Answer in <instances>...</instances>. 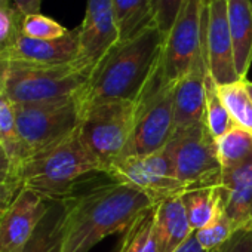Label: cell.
Masks as SVG:
<instances>
[{"instance_id":"obj_1","label":"cell","mask_w":252,"mask_h":252,"mask_svg":"<svg viewBox=\"0 0 252 252\" xmlns=\"http://www.w3.org/2000/svg\"><path fill=\"white\" fill-rule=\"evenodd\" d=\"M64 203V234L61 252H89L104 237L123 233L134 220L153 208L141 190L110 181L76 190L61 199Z\"/></svg>"},{"instance_id":"obj_2","label":"cell","mask_w":252,"mask_h":252,"mask_svg":"<svg viewBox=\"0 0 252 252\" xmlns=\"http://www.w3.org/2000/svg\"><path fill=\"white\" fill-rule=\"evenodd\" d=\"M163 40L153 26L110 49L79 92L83 108L110 101H138L159 68Z\"/></svg>"},{"instance_id":"obj_3","label":"cell","mask_w":252,"mask_h":252,"mask_svg":"<svg viewBox=\"0 0 252 252\" xmlns=\"http://www.w3.org/2000/svg\"><path fill=\"white\" fill-rule=\"evenodd\" d=\"M94 172H101V168L77 129L64 141L27 158L17 169V184L46 199H63L79 189L83 177Z\"/></svg>"},{"instance_id":"obj_4","label":"cell","mask_w":252,"mask_h":252,"mask_svg":"<svg viewBox=\"0 0 252 252\" xmlns=\"http://www.w3.org/2000/svg\"><path fill=\"white\" fill-rule=\"evenodd\" d=\"M138 101H110L83 108L79 135L88 152L107 174L128 150Z\"/></svg>"},{"instance_id":"obj_5","label":"cell","mask_w":252,"mask_h":252,"mask_svg":"<svg viewBox=\"0 0 252 252\" xmlns=\"http://www.w3.org/2000/svg\"><path fill=\"white\" fill-rule=\"evenodd\" d=\"M15 113L27 159L73 135L80 126L83 105L76 94L61 99L15 104Z\"/></svg>"},{"instance_id":"obj_6","label":"cell","mask_w":252,"mask_h":252,"mask_svg":"<svg viewBox=\"0 0 252 252\" xmlns=\"http://www.w3.org/2000/svg\"><path fill=\"white\" fill-rule=\"evenodd\" d=\"M86 82L88 74L74 64L34 65L11 61L5 94L14 104L52 101L79 94Z\"/></svg>"},{"instance_id":"obj_7","label":"cell","mask_w":252,"mask_h":252,"mask_svg":"<svg viewBox=\"0 0 252 252\" xmlns=\"http://www.w3.org/2000/svg\"><path fill=\"white\" fill-rule=\"evenodd\" d=\"M174 131L172 86L162 80L158 68L138 99L134 129L125 158L147 156L165 149L174 137Z\"/></svg>"},{"instance_id":"obj_8","label":"cell","mask_w":252,"mask_h":252,"mask_svg":"<svg viewBox=\"0 0 252 252\" xmlns=\"http://www.w3.org/2000/svg\"><path fill=\"white\" fill-rule=\"evenodd\" d=\"M177 180L184 193L197 189L218 187L222 183V168L217 143L205 123L174 134L168 143Z\"/></svg>"},{"instance_id":"obj_9","label":"cell","mask_w":252,"mask_h":252,"mask_svg":"<svg viewBox=\"0 0 252 252\" xmlns=\"http://www.w3.org/2000/svg\"><path fill=\"white\" fill-rule=\"evenodd\" d=\"M203 8L205 0H186L165 36L159 73L166 85L172 86L205 61L202 46Z\"/></svg>"},{"instance_id":"obj_10","label":"cell","mask_w":252,"mask_h":252,"mask_svg":"<svg viewBox=\"0 0 252 252\" xmlns=\"http://www.w3.org/2000/svg\"><path fill=\"white\" fill-rule=\"evenodd\" d=\"M113 181L132 186L146 193L153 205L158 202L181 196L184 189L175 177L174 163L168 147L147 155L123 158L105 174Z\"/></svg>"},{"instance_id":"obj_11","label":"cell","mask_w":252,"mask_h":252,"mask_svg":"<svg viewBox=\"0 0 252 252\" xmlns=\"http://www.w3.org/2000/svg\"><path fill=\"white\" fill-rule=\"evenodd\" d=\"M202 46L208 73L218 86L242 80L234 65L227 0H205Z\"/></svg>"},{"instance_id":"obj_12","label":"cell","mask_w":252,"mask_h":252,"mask_svg":"<svg viewBox=\"0 0 252 252\" xmlns=\"http://www.w3.org/2000/svg\"><path fill=\"white\" fill-rule=\"evenodd\" d=\"M77 30L79 52L74 65L85 74L119 43V30L111 0H86L85 17Z\"/></svg>"},{"instance_id":"obj_13","label":"cell","mask_w":252,"mask_h":252,"mask_svg":"<svg viewBox=\"0 0 252 252\" xmlns=\"http://www.w3.org/2000/svg\"><path fill=\"white\" fill-rule=\"evenodd\" d=\"M51 199L21 189L0 220V252H21L49 208Z\"/></svg>"},{"instance_id":"obj_14","label":"cell","mask_w":252,"mask_h":252,"mask_svg":"<svg viewBox=\"0 0 252 252\" xmlns=\"http://www.w3.org/2000/svg\"><path fill=\"white\" fill-rule=\"evenodd\" d=\"M206 63H199L191 71L172 85L174 95V134L205 123L206 110Z\"/></svg>"},{"instance_id":"obj_15","label":"cell","mask_w":252,"mask_h":252,"mask_svg":"<svg viewBox=\"0 0 252 252\" xmlns=\"http://www.w3.org/2000/svg\"><path fill=\"white\" fill-rule=\"evenodd\" d=\"M77 52L79 39L76 29L54 40L32 39L21 33L9 52V60L34 65H67L74 64Z\"/></svg>"},{"instance_id":"obj_16","label":"cell","mask_w":252,"mask_h":252,"mask_svg":"<svg viewBox=\"0 0 252 252\" xmlns=\"http://www.w3.org/2000/svg\"><path fill=\"white\" fill-rule=\"evenodd\" d=\"M224 212L236 231L252 230V160L222 174Z\"/></svg>"},{"instance_id":"obj_17","label":"cell","mask_w":252,"mask_h":252,"mask_svg":"<svg viewBox=\"0 0 252 252\" xmlns=\"http://www.w3.org/2000/svg\"><path fill=\"white\" fill-rule=\"evenodd\" d=\"M153 218L158 252H175L194 233L181 196H172L153 205Z\"/></svg>"},{"instance_id":"obj_18","label":"cell","mask_w":252,"mask_h":252,"mask_svg":"<svg viewBox=\"0 0 252 252\" xmlns=\"http://www.w3.org/2000/svg\"><path fill=\"white\" fill-rule=\"evenodd\" d=\"M227 20L236 71L245 80L252 64V0H227Z\"/></svg>"},{"instance_id":"obj_19","label":"cell","mask_w":252,"mask_h":252,"mask_svg":"<svg viewBox=\"0 0 252 252\" xmlns=\"http://www.w3.org/2000/svg\"><path fill=\"white\" fill-rule=\"evenodd\" d=\"M111 5L119 30V42L131 40L156 26L152 0H111Z\"/></svg>"},{"instance_id":"obj_20","label":"cell","mask_w":252,"mask_h":252,"mask_svg":"<svg viewBox=\"0 0 252 252\" xmlns=\"http://www.w3.org/2000/svg\"><path fill=\"white\" fill-rule=\"evenodd\" d=\"M64 234V203L51 199L49 208L21 252H61Z\"/></svg>"},{"instance_id":"obj_21","label":"cell","mask_w":252,"mask_h":252,"mask_svg":"<svg viewBox=\"0 0 252 252\" xmlns=\"http://www.w3.org/2000/svg\"><path fill=\"white\" fill-rule=\"evenodd\" d=\"M181 199L193 231L209 225L224 212L221 186L190 190L183 193Z\"/></svg>"},{"instance_id":"obj_22","label":"cell","mask_w":252,"mask_h":252,"mask_svg":"<svg viewBox=\"0 0 252 252\" xmlns=\"http://www.w3.org/2000/svg\"><path fill=\"white\" fill-rule=\"evenodd\" d=\"M222 174L233 171L252 160V132L234 125L233 128L215 140Z\"/></svg>"},{"instance_id":"obj_23","label":"cell","mask_w":252,"mask_h":252,"mask_svg":"<svg viewBox=\"0 0 252 252\" xmlns=\"http://www.w3.org/2000/svg\"><path fill=\"white\" fill-rule=\"evenodd\" d=\"M0 146L5 149L15 166L17 180V169L26 159V153L18 132L15 104L6 96L5 92L0 94Z\"/></svg>"},{"instance_id":"obj_24","label":"cell","mask_w":252,"mask_h":252,"mask_svg":"<svg viewBox=\"0 0 252 252\" xmlns=\"http://www.w3.org/2000/svg\"><path fill=\"white\" fill-rule=\"evenodd\" d=\"M153 225V208H150L138 215L134 222L122 233L117 252H158Z\"/></svg>"},{"instance_id":"obj_25","label":"cell","mask_w":252,"mask_h":252,"mask_svg":"<svg viewBox=\"0 0 252 252\" xmlns=\"http://www.w3.org/2000/svg\"><path fill=\"white\" fill-rule=\"evenodd\" d=\"M245 80H237L220 86L217 85V89L233 122L240 128L252 132V101L246 91Z\"/></svg>"},{"instance_id":"obj_26","label":"cell","mask_w":252,"mask_h":252,"mask_svg":"<svg viewBox=\"0 0 252 252\" xmlns=\"http://www.w3.org/2000/svg\"><path fill=\"white\" fill-rule=\"evenodd\" d=\"M205 125L214 140H218L227 134L236 125L221 101L217 89V83L208 74L206 77V110H205Z\"/></svg>"},{"instance_id":"obj_27","label":"cell","mask_w":252,"mask_h":252,"mask_svg":"<svg viewBox=\"0 0 252 252\" xmlns=\"http://www.w3.org/2000/svg\"><path fill=\"white\" fill-rule=\"evenodd\" d=\"M234 233H236V228L233 222L225 215V212H222L209 225L194 231V236L203 251L217 252L231 239Z\"/></svg>"},{"instance_id":"obj_28","label":"cell","mask_w":252,"mask_h":252,"mask_svg":"<svg viewBox=\"0 0 252 252\" xmlns=\"http://www.w3.org/2000/svg\"><path fill=\"white\" fill-rule=\"evenodd\" d=\"M67 29L63 27L55 20L43 15V14H33L23 18L21 33L32 39L40 40H54L60 39L67 34Z\"/></svg>"},{"instance_id":"obj_29","label":"cell","mask_w":252,"mask_h":252,"mask_svg":"<svg viewBox=\"0 0 252 252\" xmlns=\"http://www.w3.org/2000/svg\"><path fill=\"white\" fill-rule=\"evenodd\" d=\"M24 15H21L14 6H0V55H6L14 48L15 42L21 36V24Z\"/></svg>"},{"instance_id":"obj_30","label":"cell","mask_w":252,"mask_h":252,"mask_svg":"<svg viewBox=\"0 0 252 252\" xmlns=\"http://www.w3.org/2000/svg\"><path fill=\"white\" fill-rule=\"evenodd\" d=\"M152 2L155 8L156 26L160 30V33L166 36L186 0H152Z\"/></svg>"},{"instance_id":"obj_31","label":"cell","mask_w":252,"mask_h":252,"mask_svg":"<svg viewBox=\"0 0 252 252\" xmlns=\"http://www.w3.org/2000/svg\"><path fill=\"white\" fill-rule=\"evenodd\" d=\"M217 252H252V230L236 231L231 239Z\"/></svg>"},{"instance_id":"obj_32","label":"cell","mask_w":252,"mask_h":252,"mask_svg":"<svg viewBox=\"0 0 252 252\" xmlns=\"http://www.w3.org/2000/svg\"><path fill=\"white\" fill-rule=\"evenodd\" d=\"M9 184H14L18 187L17 180H15V166L12 160L9 159V156L6 155L5 149L0 146V187L9 186Z\"/></svg>"},{"instance_id":"obj_33","label":"cell","mask_w":252,"mask_h":252,"mask_svg":"<svg viewBox=\"0 0 252 252\" xmlns=\"http://www.w3.org/2000/svg\"><path fill=\"white\" fill-rule=\"evenodd\" d=\"M12 6L24 17L40 14L42 0H12Z\"/></svg>"},{"instance_id":"obj_34","label":"cell","mask_w":252,"mask_h":252,"mask_svg":"<svg viewBox=\"0 0 252 252\" xmlns=\"http://www.w3.org/2000/svg\"><path fill=\"white\" fill-rule=\"evenodd\" d=\"M9 67H11V60L6 55H0V94L5 92V83H6Z\"/></svg>"},{"instance_id":"obj_35","label":"cell","mask_w":252,"mask_h":252,"mask_svg":"<svg viewBox=\"0 0 252 252\" xmlns=\"http://www.w3.org/2000/svg\"><path fill=\"white\" fill-rule=\"evenodd\" d=\"M175 252H206V251H203L202 248H200V245L197 243V240H196V236H194V233L190 236V239L180 248V249H177Z\"/></svg>"},{"instance_id":"obj_36","label":"cell","mask_w":252,"mask_h":252,"mask_svg":"<svg viewBox=\"0 0 252 252\" xmlns=\"http://www.w3.org/2000/svg\"><path fill=\"white\" fill-rule=\"evenodd\" d=\"M18 191H20V187H17V186H14V184L2 186V187H0V199H2V197H6V196H15Z\"/></svg>"},{"instance_id":"obj_37","label":"cell","mask_w":252,"mask_h":252,"mask_svg":"<svg viewBox=\"0 0 252 252\" xmlns=\"http://www.w3.org/2000/svg\"><path fill=\"white\" fill-rule=\"evenodd\" d=\"M15 196H17V194H15ZM15 196H6V197H2V199H0V220H2L5 211L8 209L9 203L12 202V199H14Z\"/></svg>"},{"instance_id":"obj_38","label":"cell","mask_w":252,"mask_h":252,"mask_svg":"<svg viewBox=\"0 0 252 252\" xmlns=\"http://www.w3.org/2000/svg\"><path fill=\"white\" fill-rule=\"evenodd\" d=\"M245 85H246V91H248V94H249V98H251V101H252V82L251 80H245Z\"/></svg>"},{"instance_id":"obj_39","label":"cell","mask_w":252,"mask_h":252,"mask_svg":"<svg viewBox=\"0 0 252 252\" xmlns=\"http://www.w3.org/2000/svg\"><path fill=\"white\" fill-rule=\"evenodd\" d=\"M0 6H2V8H11L12 6V0H0Z\"/></svg>"}]
</instances>
